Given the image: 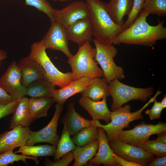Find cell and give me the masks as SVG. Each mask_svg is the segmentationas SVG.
<instances>
[{"mask_svg": "<svg viewBox=\"0 0 166 166\" xmlns=\"http://www.w3.org/2000/svg\"><path fill=\"white\" fill-rule=\"evenodd\" d=\"M7 57V55L6 52L4 50L0 49V67L1 65V61Z\"/></svg>", "mask_w": 166, "mask_h": 166, "instance_id": "obj_41", "label": "cell"}, {"mask_svg": "<svg viewBox=\"0 0 166 166\" xmlns=\"http://www.w3.org/2000/svg\"><path fill=\"white\" fill-rule=\"evenodd\" d=\"M21 75L15 61L9 66L0 78V86L14 99L21 98L26 95L27 88L21 83Z\"/></svg>", "mask_w": 166, "mask_h": 166, "instance_id": "obj_12", "label": "cell"}, {"mask_svg": "<svg viewBox=\"0 0 166 166\" xmlns=\"http://www.w3.org/2000/svg\"><path fill=\"white\" fill-rule=\"evenodd\" d=\"M139 147L156 156H166V144L159 142L156 139L148 140Z\"/></svg>", "mask_w": 166, "mask_h": 166, "instance_id": "obj_33", "label": "cell"}, {"mask_svg": "<svg viewBox=\"0 0 166 166\" xmlns=\"http://www.w3.org/2000/svg\"><path fill=\"white\" fill-rule=\"evenodd\" d=\"M25 5L36 8L38 11L46 14L51 22L55 21L54 8L47 0H25Z\"/></svg>", "mask_w": 166, "mask_h": 166, "instance_id": "obj_32", "label": "cell"}, {"mask_svg": "<svg viewBox=\"0 0 166 166\" xmlns=\"http://www.w3.org/2000/svg\"><path fill=\"white\" fill-rule=\"evenodd\" d=\"M66 29L69 40L76 43L79 46L92 42L93 30L89 18L79 20Z\"/></svg>", "mask_w": 166, "mask_h": 166, "instance_id": "obj_15", "label": "cell"}, {"mask_svg": "<svg viewBox=\"0 0 166 166\" xmlns=\"http://www.w3.org/2000/svg\"><path fill=\"white\" fill-rule=\"evenodd\" d=\"M161 93V92L158 90L153 97L151 98L142 107L136 111L131 112L130 105L125 104L123 107L121 106L111 112V122L107 124H102L99 120H92L97 127H101L105 130L109 142L116 138L118 134L124 128H128L130 122L143 119L142 112L150 103L154 101L155 98Z\"/></svg>", "mask_w": 166, "mask_h": 166, "instance_id": "obj_3", "label": "cell"}, {"mask_svg": "<svg viewBox=\"0 0 166 166\" xmlns=\"http://www.w3.org/2000/svg\"><path fill=\"white\" fill-rule=\"evenodd\" d=\"M113 155L115 162L121 166H142L140 164L126 160L113 153Z\"/></svg>", "mask_w": 166, "mask_h": 166, "instance_id": "obj_37", "label": "cell"}, {"mask_svg": "<svg viewBox=\"0 0 166 166\" xmlns=\"http://www.w3.org/2000/svg\"><path fill=\"white\" fill-rule=\"evenodd\" d=\"M113 153L128 161L147 166L155 158L143 148L124 143L116 138L109 142Z\"/></svg>", "mask_w": 166, "mask_h": 166, "instance_id": "obj_9", "label": "cell"}, {"mask_svg": "<svg viewBox=\"0 0 166 166\" xmlns=\"http://www.w3.org/2000/svg\"><path fill=\"white\" fill-rule=\"evenodd\" d=\"M54 102L53 97L29 98V108L34 120L46 117L49 109Z\"/></svg>", "mask_w": 166, "mask_h": 166, "instance_id": "obj_26", "label": "cell"}, {"mask_svg": "<svg viewBox=\"0 0 166 166\" xmlns=\"http://www.w3.org/2000/svg\"><path fill=\"white\" fill-rule=\"evenodd\" d=\"M97 127L98 151L88 163L95 165L103 164L107 166H119L114 161L113 152L109 144L105 130L101 127Z\"/></svg>", "mask_w": 166, "mask_h": 166, "instance_id": "obj_17", "label": "cell"}, {"mask_svg": "<svg viewBox=\"0 0 166 166\" xmlns=\"http://www.w3.org/2000/svg\"><path fill=\"white\" fill-rule=\"evenodd\" d=\"M74 103H70L64 115L61 120L62 124L65 126L70 135L73 136L82 129L92 124V120H88L77 113L75 109Z\"/></svg>", "mask_w": 166, "mask_h": 166, "instance_id": "obj_18", "label": "cell"}, {"mask_svg": "<svg viewBox=\"0 0 166 166\" xmlns=\"http://www.w3.org/2000/svg\"><path fill=\"white\" fill-rule=\"evenodd\" d=\"M53 1L54 2H66L67 1H72V0H53Z\"/></svg>", "mask_w": 166, "mask_h": 166, "instance_id": "obj_43", "label": "cell"}, {"mask_svg": "<svg viewBox=\"0 0 166 166\" xmlns=\"http://www.w3.org/2000/svg\"><path fill=\"white\" fill-rule=\"evenodd\" d=\"M98 140L82 147L77 146L72 152L74 156V162L73 166H82L87 164L88 162L96 155L98 149Z\"/></svg>", "mask_w": 166, "mask_h": 166, "instance_id": "obj_25", "label": "cell"}, {"mask_svg": "<svg viewBox=\"0 0 166 166\" xmlns=\"http://www.w3.org/2000/svg\"><path fill=\"white\" fill-rule=\"evenodd\" d=\"M55 21L66 28L77 20L89 18V13L86 2H73L65 7L58 10L54 8Z\"/></svg>", "mask_w": 166, "mask_h": 166, "instance_id": "obj_13", "label": "cell"}, {"mask_svg": "<svg viewBox=\"0 0 166 166\" xmlns=\"http://www.w3.org/2000/svg\"><path fill=\"white\" fill-rule=\"evenodd\" d=\"M154 101V103L152 108L145 111V113L148 115L151 120L160 118L161 117V113L164 109L161 106L160 102L157 101L156 98Z\"/></svg>", "mask_w": 166, "mask_h": 166, "instance_id": "obj_36", "label": "cell"}, {"mask_svg": "<svg viewBox=\"0 0 166 166\" xmlns=\"http://www.w3.org/2000/svg\"><path fill=\"white\" fill-rule=\"evenodd\" d=\"M29 127L18 125L0 134V153L26 145L31 132Z\"/></svg>", "mask_w": 166, "mask_h": 166, "instance_id": "obj_14", "label": "cell"}, {"mask_svg": "<svg viewBox=\"0 0 166 166\" xmlns=\"http://www.w3.org/2000/svg\"><path fill=\"white\" fill-rule=\"evenodd\" d=\"M17 65L21 73V83L26 88L34 81L45 77V73L42 67L27 56L21 58Z\"/></svg>", "mask_w": 166, "mask_h": 166, "instance_id": "obj_16", "label": "cell"}, {"mask_svg": "<svg viewBox=\"0 0 166 166\" xmlns=\"http://www.w3.org/2000/svg\"><path fill=\"white\" fill-rule=\"evenodd\" d=\"M63 105L56 102L51 120L41 130L31 131L26 145H34L37 143L45 142L57 147L60 139V136L57 133V127L59 119L63 109Z\"/></svg>", "mask_w": 166, "mask_h": 166, "instance_id": "obj_10", "label": "cell"}, {"mask_svg": "<svg viewBox=\"0 0 166 166\" xmlns=\"http://www.w3.org/2000/svg\"><path fill=\"white\" fill-rule=\"evenodd\" d=\"M110 96L112 98L111 109L113 111L131 100L145 102L153 94L154 88L135 87L124 84L117 79L109 84Z\"/></svg>", "mask_w": 166, "mask_h": 166, "instance_id": "obj_6", "label": "cell"}, {"mask_svg": "<svg viewBox=\"0 0 166 166\" xmlns=\"http://www.w3.org/2000/svg\"><path fill=\"white\" fill-rule=\"evenodd\" d=\"M33 160L36 165L39 163L38 158L36 157L26 156L24 155H19L14 153L13 150H9L0 153V166H7L9 164H12L15 161H22L28 166L26 163V159Z\"/></svg>", "mask_w": 166, "mask_h": 166, "instance_id": "obj_30", "label": "cell"}, {"mask_svg": "<svg viewBox=\"0 0 166 166\" xmlns=\"http://www.w3.org/2000/svg\"><path fill=\"white\" fill-rule=\"evenodd\" d=\"M93 41L96 50L95 60L100 65L103 77L108 83L116 79L120 80L124 79L125 75L123 68L117 65L114 61L117 53L116 48L113 44L104 45L95 39Z\"/></svg>", "mask_w": 166, "mask_h": 166, "instance_id": "obj_7", "label": "cell"}, {"mask_svg": "<svg viewBox=\"0 0 166 166\" xmlns=\"http://www.w3.org/2000/svg\"><path fill=\"white\" fill-rule=\"evenodd\" d=\"M6 0V1H10V0Z\"/></svg>", "mask_w": 166, "mask_h": 166, "instance_id": "obj_44", "label": "cell"}, {"mask_svg": "<svg viewBox=\"0 0 166 166\" xmlns=\"http://www.w3.org/2000/svg\"><path fill=\"white\" fill-rule=\"evenodd\" d=\"M96 53L95 48H93L90 42H88L79 46L76 53L68 58L73 81L85 76L92 78L104 77L102 70L95 60Z\"/></svg>", "mask_w": 166, "mask_h": 166, "instance_id": "obj_4", "label": "cell"}, {"mask_svg": "<svg viewBox=\"0 0 166 166\" xmlns=\"http://www.w3.org/2000/svg\"><path fill=\"white\" fill-rule=\"evenodd\" d=\"M162 106L163 109L166 107V95H164V97L160 102Z\"/></svg>", "mask_w": 166, "mask_h": 166, "instance_id": "obj_42", "label": "cell"}, {"mask_svg": "<svg viewBox=\"0 0 166 166\" xmlns=\"http://www.w3.org/2000/svg\"><path fill=\"white\" fill-rule=\"evenodd\" d=\"M142 10L147 12L149 14L165 16L166 0H146L144 2Z\"/></svg>", "mask_w": 166, "mask_h": 166, "instance_id": "obj_31", "label": "cell"}, {"mask_svg": "<svg viewBox=\"0 0 166 166\" xmlns=\"http://www.w3.org/2000/svg\"><path fill=\"white\" fill-rule=\"evenodd\" d=\"M57 146L48 144L37 146L24 145L19 147L16 153L36 157L54 156Z\"/></svg>", "mask_w": 166, "mask_h": 166, "instance_id": "obj_28", "label": "cell"}, {"mask_svg": "<svg viewBox=\"0 0 166 166\" xmlns=\"http://www.w3.org/2000/svg\"><path fill=\"white\" fill-rule=\"evenodd\" d=\"M150 15L142 10L133 22L120 34L114 40L112 44H121L151 46L158 40L166 38V28L163 26L164 21L156 26L149 25L146 21Z\"/></svg>", "mask_w": 166, "mask_h": 166, "instance_id": "obj_1", "label": "cell"}, {"mask_svg": "<svg viewBox=\"0 0 166 166\" xmlns=\"http://www.w3.org/2000/svg\"><path fill=\"white\" fill-rule=\"evenodd\" d=\"M72 151H70L64 155L58 160L53 161L49 159H45L44 164L45 166H67L74 160Z\"/></svg>", "mask_w": 166, "mask_h": 166, "instance_id": "obj_35", "label": "cell"}, {"mask_svg": "<svg viewBox=\"0 0 166 166\" xmlns=\"http://www.w3.org/2000/svg\"><path fill=\"white\" fill-rule=\"evenodd\" d=\"M151 162L149 163L148 166H166V156H156Z\"/></svg>", "mask_w": 166, "mask_h": 166, "instance_id": "obj_39", "label": "cell"}, {"mask_svg": "<svg viewBox=\"0 0 166 166\" xmlns=\"http://www.w3.org/2000/svg\"><path fill=\"white\" fill-rule=\"evenodd\" d=\"M156 140L159 142L166 144V131L158 134Z\"/></svg>", "mask_w": 166, "mask_h": 166, "instance_id": "obj_40", "label": "cell"}, {"mask_svg": "<svg viewBox=\"0 0 166 166\" xmlns=\"http://www.w3.org/2000/svg\"><path fill=\"white\" fill-rule=\"evenodd\" d=\"M108 83L105 78L94 77L90 84L81 93L82 97L95 101L110 96Z\"/></svg>", "mask_w": 166, "mask_h": 166, "instance_id": "obj_23", "label": "cell"}, {"mask_svg": "<svg viewBox=\"0 0 166 166\" xmlns=\"http://www.w3.org/2000/svg\"><path fill=\"white\" fill-rule=\"evenodd\" d=\"M166 131V123L159 122L156 124H147L142 121L134 126L132 129L122 130L117 137L121 141L139 147L143 144L153 134L158 135Z\"/></svg>", "mask_w": 166, "mask_h": 166, "instance_id": "obj_8", "label": "cell"}, {"mask_svg": "<svg viewBox=\"0 0 166 166\" xmlns=\"http://www.w3.org/2000/svg\"><path fill=\"white\" fill-rule=\"evenodd\" d=\"M63 125L61 135L53 156L54 161L59 160L64 155L69 151H73L77 147L70 138V135L67 131L65 126L64 125Z\"/></svg>", "mask_w": 166, "mask_h": 166, "instance_id": "obj_29", "label": "cell"}, {"mask_svg": "<svg viewBox=\"0 0 166 166\" xmlns=\"http://www.w3.org/2000/svg\"><path fill=\"white\" fill-rule=\"evenodd\" d=\"M14 100L0 86V105L6 104Z\"/></svg>", "mask_w": 166, "mask_h": 166, "instance_id": "obj_38", "label": "cell"}, {"mask_svg": "<svg viewBox=\"0 0 166 166\" xmlns=\"http://www.w3.org/2000/svg\"><path fill=\"white\" fill-rule=\"evenodd\" d=\"M144 0V1H146V0Z\"/></svg>", "mask_w": 166, "mask_h": 166, "instance_id": "obj_45", "label": "cell"}, {"mask_svg": "<svg viewBox=\"0 0 166 166\" xmlns=\"http://www.w3.org/2000/svg\"><path fill=\"white\" fill-rule=\"evenodd\" d=\"M56 85L44 78L37 80L27 88L26 95L33 98L53 97Z\"/></svg>", "mask_w": 166, "mask_h": 166, "instance_id": "obj_24", "label": "cell"}, {"mask_svg": "<svg viewBox=\"0 0 166 166\" xmlns=\"http://www.w3.org/2000/svg\"><path fill=\"white\" fill-rule=\"evenodd\" d=\"M144 2V0H134L132 9L124 23L127 28L129 27L137 18L142 9Z\"/></svg>", "mask_w": 166, "mask_h": 166, "instance_id": "obj_34", "label": "cell"}, {"mask_svg": "<svg viewBox=\"0 0 166 166\" xmlns=\"http://www.w3.org/2000/svg\"><path fill=\"white\" fill-rule=\"evenodd\" d=\"M95 39L105 45L112 44L115 38L127 28L115 23L109 14L106 3L100 0H85Z\"/></svg>", "mask_w": 166, "mask_h": 166, "instance_id": "obj_2", "label": "cell"}, {"mask_svg": "<svg viewBox=\"0 0 166 166\" xmlns=\"http://www.w3.org/2000/svg\"><path fill=\"white\" fill-rule=\"evenodd\" d=\"M46 49L42 40L32 45L27 57L42 67L45 73V79L62 88L73 81L72 72L64 73L59 70L48 57Z\"/></svg>", "mask_w": 166, "mask_h": 166, "instance_id": "obj_5", "label": "cell"}, {"mask_svg": "<svg viewBox=\"0 0 166 166\" xmlns=\"http://www.w3.org/2000/svg\"><path fill=\"white\" fill-rule=\"evenodd\" d=\"M42 40L46 49L60 51L68 58L73 56L69 47L66 28L57 22H51L49 29Z\"/></svg>", "mask_w": 166, "mask_h": 166, "instance_id": "obj_11", "label": "cell"}, {"mask_svg": "<svg viewBox=\"0 0 166 166\" xmlns=\"http://www.w3.org/2000/svg\"><path fill=\"white\" fill-rule=\"evenodd\" d=\"M28 99L24 97L19 100L12 113L10 123V129L18 125L29 127L34 121L29 109Z\"/></svg>", "mask_w": 166, "mask_h": 166, "instance_id": "obj_21", "label": "cell"}, {"mask_svg": "<svg viewBox=\"0 0 166 166\" xmlns=\"http://www.w3.org/2000/svg\"><path fill=\"white\" fill-rule=\"evenodd\" d=\"M79 103L87 111L93 119L104 121L107 124L111 121V112L107 106L106 98L95 101L82 96L79 99Z\"/></svg>", "mask_w": 166, "mask_h": 166, "instance_id": "obj_19", "label": "cell"}, {"mask_svg": "<svg viewBox=\"0 0 166 166\" xmlns=\"http://www.w3.org/2000/svg\"><path fill=\"white\" fill-rule=\"evenodd\" d=\"M92 78L84 77L74 80L66 86L54 90L53 97L55 102L63 105L67 99L75 94L81 93L91 81Z\"/></svg>", "mask_w": 166, "mask_h": 166, "instance_id": "obj_20", "label": "cell"}, {"mask_svg": "<svg viewBox=\"0 0 166 166\" xmlns=\"http://www.w3.org/2000/svg\"><path fill=\"white\" fill-rule=\"evenodd\" d=\"M92 121L91 125L81 129L72 138L77 146H83L97 140L98 127L94 123L93 120Z\"/></svg>", "mask_w": 166, "mask_h": 166, "instance_id": "obj_27", "label": "cell"}, {"mask_svg": "<svg viewBox=\"0 0 166 166\" xmlns=\"http://www.w3.org/2000/svg\"><path fill=\"white\" fill-rule=\"evenodd\" d=\"M134 0H110L106 4L108 13L113 21L116 24H124L123 20L125 15H128L132 9Z\"/></svg>", "mask_w": 166, "mask_h": 166, "instance_id": "obj_22", "label": "cell"}]
</instances>
